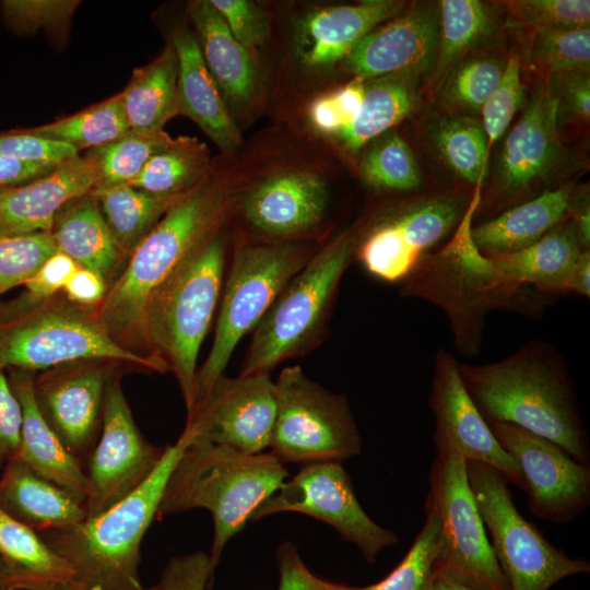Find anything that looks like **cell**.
Segmentation results:
<instances>
[{
    "instance_id": "32",
    "label": "cell",
    "mask_w": 590,
    "mask_h": 590,
    "mask_svg": "<svg viewBox=\"0 0 590 590\" xmlns=\"http://www.w3.org/2000/svg\"><path fill=\"white\" fill-rule=\"evenodd\" d=\"M425 74L401 72L365 81L362 106L353 121L337 137L352 153L390 131L416 106Z\"/></svg>"
},
{
    "instance_id": "60",
    "label": "cell",
    "mask_w": 590,
    "mask_h": 590,
    "mask_svg": "<svg viewBox=\"0 0 590 590\" xmlns=\"http://www.w3.org/2000/svg\"><path fill=\"white\" fill-rule=\"evenodd\" d=\"M0 590H26L23 580L1 558Z\"/></svg>"
},
{
    "instance_id": "63",
    "label": "cell",
    "mask_w": 590,
    "mask_h": 590,
    "mask_svg": "<svg viewBox=\"0 0 590 590\" xmlns=\"http://www.w3.org/2000/svg\"><path fill=\"white\" fill-rule=\"evenodd\" d=\"M119 590H160V589H158L157 585H154V586H151V587H148V588H144L142 585H139V586H133V587L119 589Z\"/></svg>"
},
{
    "instance_id": "42",
    "label": "cell",
    "mask_w": 590,
    "mask_h": 590,
    "mask_svg": "<svg viewBox=\"0 0 590 590\" xmlns=\"http://www.w3.org/2000/svg\"><path fill=\"white\" fill-rule=\"evenodd\" d=\"M425 523L399 566L384 580L355 590H429L440 550V520L426 503Z\"/></svg>"
},
{
    "instance_id": "31",
    "label": "cell",
    "mask_w": 590,
    "mask_h": 590,
    "mask_svg": "<svg viewBox=\"0 0 590 590\" xmlns=\"http://www.w3.org/2000/svg\"><path fill=\"white\" fill-rule=\"evenodd\" d=\"M51 234L58 251L79 267L97 272L107 284L126 258L91 192L68 204L57 215Z\"/></svg>"
},
{
    "instance_id": "48",
    "label": "cell",
    "mask_w": 590,
    "mask_h": 590,
    "mask_svg": "<svg viewBox=\"0 0 590 590\" xmlns=\"http://www.w3.org/2000/svg\"><path fill=\"white\" fill-rule=\"evenodd\" d=\"M80 1L73 0H5L1 10L5 22L21 33L45 28L66 31Z\"/></svg>"
},
{
    "instance_id": "5",
    "label": "cell",
    "mask_w": 590,
    "mask_h": 590,
    "mask_svg": "<svg viewBox=\"0 0 590 590\" xmlns=\"http://www.w3.org/2000/svg\"><path fill=\"white\" fill-rule=\"evenodd\" d=\"M191 440L184 429L169 445L153 473L131 494L104 512L60 530L38 532L87 590L139 586L142 539L158 512L168 477Z\"/></svg>"
},
{
    "instance_id": "6",
    "label": "cell",
    "mask_w": 590,
    "mask_h": 590,
    "mask_svg": "<svg viewBox=\"0 0 590 590\" xmlns=\"http://www.w3.org/2000/svg\"><path fill=\"white\" fill-rule=\"evenodd\" d=\"M104 361L166 371L158 359L117 342L86 308L54 296L43 302L23 297L0 304V367L36 371L60 365Z\"/></svg>"
},
{
    "instance_id": "24",
    "label": "cell",
    "mask_w": 590,
    "mask_h": 590,
    "mask_svg": "<svg viewBox=\"0 0 590 590\" xmlns=\"http://www.w3.org/2000/svg\"><path fill=\"white\" fill-rule=\"evenodd\" d=\"M404 8L403 1L370 0L314 9L296 23V55L307 68L330 67L345 59L370 31Z\"/></svg>"
},
{
    "instance_id": "36",
    "label": "cell",
    "mask_w": 590,
    "mask_h": 590,
    "mask_svg": "<svg viewBox=\"0 0 590 590\" xmlns=\"http://www.w3.org/2000/svg\"><path fill=\"white\" fill-rule=\"evenodd\" d=\"M0 558L23 580L26 590H42L73 580V571L32 528L0 510Z\"/></svg>"
},
{
    "instance_id": "46",
    "label": "cell",
    "mask_w": 590,
    "mask_h": 590,
    "mask_svg": "<svg viewBox=\"0 0 590 590\" xmlns=\"http://www.w3.org/2000/svg\"><path fill=\"white\" fill-rule=\"evenodd\" d=\"M523 84L519 54H510L502 79L483 105L482 126L488 149L504 134L523 103Z\"/></svg>"
},
{
    "instance_id": "38",
    "label": "cell",
    "mask_w": 590,
    "mask_h": 590,
    "mask_svg": "<svg viewBox=\"0 0 590 590\" xmlns=\"http://www.w3.org/2000/svg\"><path fill=\"white\" fill-rule=\"evenodd\" d=\"M25 130L81 151L108 144L127 133L130 127L119 93L72 116Z\"/></svg>"
},
{
    "instance_id": "54",
    "label": "cell",
    "mask_w": 590,
    "mask_h": 590,
    "mask_svg": "<svg viewBox=\"0 0 590 590\" xmlns=\"http://www.w3.org/2000/svg\"><path fill=\"white\" fill-rule=\"evenodd\" d=\"M4 371L0 367V468L17 456L22 427V409Z\"/></svg>"
},
{
    "instance_id": "16",
    "label": "cell",
    "mask_w": 590,
    "mask_h": 590,
    "mask_svg": "<svg viewBox=\"0 0 590 590\" xmlns=\"http://www.w3.org/2000/svg\"><path fill=\"white\" fill-rule=\"evenodd\" d=\"M519 468L529 510L555 524H567L590 505V465L555 442L508 423L488 424Z\"/></svg>"
},
{
    "instance_id": "59",
    "label": "cell",
    "mask_w": 590,
    "mask_h": 590,
    "mask_svg": "<svg viewBox=\"0 0 590 590\" xmlns=\"http://www.w3.org/2000/svg\"><path fill=\"white\" fill-rule=\"evenodd\" d=\"M564 293H576L590 297V251L582 253L570 270L564 286Z\"/></svg>"
},
{
    "instance_id": "61",
    "label": "cell",
    "mask_w": 590,
    "mask_h": 590,
    "mask_svg": "<svg viewBox=\"0 0 590 590\" xmlns=\"http://www.w3.org/2000/svg\"><path fill=\"white\" fill-rule=\"evenodd\" d=\"M42 590H87L76 581L55 582Z\"/></svg>"
},
{
    "instance_id": "3",
    "label": "cell",
    "mask_w": 590,
    "mask_h": 590,
    "mask_svg": "<svg viewBox=\"0 0 590 590\" xmlns=\"http://www.w3.org/2000/svg\"><path fill=\"white\" fill-rule=\"evenodd\" d=\"M231 203L229 187L208 179L173 205L137 246L95 308L98 320L117 342L128 349L144 345V323L153 300L220 233Z\"/></svg>"
},
{
    "instance_id": "34",
    "label": "cell",
    "mask_w": 590,
    "mask_h": 590,
    "mask_svg": "<svg viewBox=\"0 0 590 590\" xmlns=\"http://www.w3.org/2000/svg\"><path fill=\"white\" fill-rule=\"evenodd\" d=\"M91 193L96 197L118 248L129 258L167 211L188 192L158 196L126 184L95 188Z\"/></svg>"
},
{
    "instance_id": "26",
    "label": "cell",
    "mask_w": 590,
    "mask_h": 590,
    "mask_svg": "<svg viewBox=\"0 0 590 590\" xmlns=\"http://www.w3.org/2000/svg\"><path fill=\"white\" fill-rule=\"evenodd\" d=\"M170 44L178 59V115L193 120L223 152H233L241 135L205 66L196 34L177 26Z\"/></svg>"
},
{
    "instance_id": "28",
    "label": "cell",
    "mask_w": 590,
    "mask_h": 590,
    "mask_svg": "<svg viewBox=\"0 0 590 590\" xmlns=\"http://www.w3.org/2000/svg\"><path fill=\"white\" fill-rule=\"evenodd\" d=\"M577 190L565 184L503 211L472 226L471 236L485 256L519 251L538 241L556 225L570 219Z\"/></svg>"
},
{
    "instance_id": "35",
    "label": "cell",
    "mask_w": 590,
    "mask_h": 590,
    "mask_svg": "<svg viewBox=\"0 0 590 590\" xmlns=\"http://www.w3.org/2000/svg\"><path fill=\"white\" fill-rule=\"evenodd\" d=\"M208 146L194 137L180 135L155 153L131 186L158 196L187 193L209 179Z\"/></svg>"
},
{
    "instance_id": "23",
    "label": "cell",
    "mask_w": 590,
    "mask_h": 590,
    "mask_svg": "<svg viewBox=\"0 0 590 590\" xmlns=\"http://www.w3.org/2000/svg\"><path fill=\"white\" fill-rule=\"evenodd\" d=\"M97 181V167L85 154L28 182L0 188V235L51 233L57 215Z\"/></svg>"
},
{
    "instance_id": "8",
    "label": "cell",
    "mask_w": 590,
    "mask_h": 590,
    "mask_svg": "<svg viewBox=\"0 0 590 590\" xmlns=\"http://www.w3.org/2000/svg\"><path fill=\"white\" fill-rule=\"evenodd\" d=\"M355 237L338 235L292 278L252 331L241 375L268 373L321 338L340 280L354 258Z\"/></svg>"
},
{
    "instance_id": "52",
    "label": "cell",
    "mask_w": 590,
    "mask_h": 590,
    "mask_svg": "<svg viewBox=\"0 0 590 590\" xmlns=\"http://www.w3.org/2000/svg\"><path fill=\"white\" fill-rule=\"evenodd\" d=\"M212 578L210 555L198 551L170 558L156 585L160 590H205Z\"/></svg>"
},
{
    "instance_id": "50",
    "label": "cell",
    "mask_w": 590,
    "mask_h": 590,
    "mask_svg": "<svg viewBox=\"0 0 590 590\" xmlns=\"http://www.w3.org/2000/svg\"><path fill=\"white\" fill-rule=\"evenodd\" d=\"M227 25L234 38L244 47L263 45L269 36L270 23L267 13L249 0H209Z\"/></svg>"
},
{
    "instance_id": "19",
    "label": "cell",
    "mask_w": 590,
    "mask_h": 590,
    "mask_svg": "<svg viewBox=\"0 0 590 590\" xmlns=\"http://www.w3.org/2000/svg\"><path fill=\"white\" fill-rule=\"evenodd\" d=\"M459 361L438 349L434 361L428 405L435 421L436 451L453 450L467 461L487 464L523 489L518 465L498 444L470 398L459 371Z\"/></svg>"
},
{
    "instance_id": "45",
    "label": "cell",
    "mask_w": 590,
    "mask_h": 590,
    "mask_svg": "<svg viewBox=\"0 0 590 590\" xmlns=\"http://www.w3.org/2000/svg\"><path fill=\"white\" fill-rule=\"evenodd\" d=\"M56 251L51 233L0 235V295L24 285Z\"/></svg>"
},
{
    "instance_id": "55",
    "label": "cell",
    "mask_w": 590,
    "mask_h": 590,
    "mask_svg": "<svg viewBox=\"0 0 590 590\" xmlns=\"http://www.w3.org/2000/svg\"><path fill=\"white\" fill-rule=\"evenodd\" d=\"M276 562L280 575L278 590H321V579L308 570L291 542L279 546Z\"/></svg>"
},
{
    "instance_id": "57",
    "label": "cell",
    "mask_w": 590,
    "mask_h": 590,
    "mask_svg": "<svg viewBox=\"0 0 590 590\" xmlns=\"http://www.w3.org/2000/svg\"><path fill=\"white\" fill-rule=\"evenodd\" d=\"M56 166L0 155V188L28 182L50 173Z\"/></svg>"
},
{
    "instance_id": "29",
    "label": "cell",
    "mask_w": 590,
    "mask_h": 590,
    "mask_svg": "<svg viewBox=\"0 0 590 590\" xmlns=\"http://www.w3.org/2000/svg\"><path fill=\"white\" fill-rule=\"evenodd\" d=\"M205 66L228 102L241 109L250 104L257 87V68L250 50L238 43L209 0L189 4Z\"/></svg>"
},
{
    "instance_id": "14",
    "label": "cell",
    "mask_w": 590,
    "mask_h": 590,
    "mask_svg": "<svg viewBox=\"0 0 590 590\" xmlns=\"http://www.w3.org/2000/svg\"><path fill=\"white\" fill-rule=\"evenodd\" d=\"M166 448L152 445L141 434L119 377L113 373L105 390L101 433L84 463L86 518L104 512L135 491L160 464Z\"/></svg>"
},
{
    "instance_id": "39",
    "label": "cell",
    "mask_w": 590,
    "mask_h": 590,
    "mask_svg": "<svg viewBox=\"0 0 590 590\" xmlns=\"http://www.w3.org/2000/svg\"><path fill=\"white\" fill-rule=\"evenodd\" d=\"M430 139L447 165L467 182L482 185L487 161V139L483 126L464 116L438 120Z\"/></svg>"
},
{
    "instance_id": "21",
    "label": "cell",
    "mask_w": 590,
    "mask_h": 590,
    "mask_svg": "<svg viewBox=\"0 0 590 590\" xmlns=\"http://www.w3.org/2000/svg\"><path fill=\"white\" fill-rule=\"evenodd\" d=\"M557 101L547 76L532 93L502 151L496 190L509 199L546 177L562 154Z\"/></svg>"
},
{
    "instance_id": "37",
    "label": "cell",
    "mask_w": 590,
    "mask_h": 590,
    "mask_svg": "<svg viewBox=\"0 0 590 590\" xmlns=\"http://www.w3.org/2000/svg\"><path fill=\"white\" fill-rule=\"evenodd\" d=\"M494 21L486 4L479 0H442L439 2V45L433 81L448 74L469 50L493 33Z\"/></svg>"
},
{
    "instance_id": "43",
    "label": "cell",
    "mask_w": 590,
    "mask_h": 590,
    "mask_svg": "<svg viewBox=\"0 0 590 590\" xmlns=\"http://www.w3.org/2000/svg\"><path fill=\"white\" fill-rule=\"evenodd\" d=\"M531 63L547 75L568 71H589V27L573 30H534Z\"/></svg>"
},
{
    "instance_id": "53",
    "label": "cell",
    "mask_w": 590,
    "mask_h": 590,
    "mask_svg": "<svg viewBox=\"0 0 590 590\" xmlns=\"http://www.w3.org/2000/svg\"><path fill=\"white\" fill-rule=\"evenodd\" d=\"M79 266L67 255L56 251L24 284L26 292L21 296L27 302H43L63 290L71 274Z\"/></svg>"
},
{
    "instance_id": "47",
    "label": "cell",
    "mask_w": 590,
    "mask_h": 590,
    "mask_svg": "<svg viewBox=\"0 0 590 590\" xmlns=\"http://www.w3.org/2000/svg\"><path fill=\"white\" fill-rule=\"evenodd\" d=\"M511 16L534 30H573L589 27L588 0L507 1Z\"/></svg>"
},
{
    "instance_id": "10",
    "label": "cell",
    "mask_w": 590,
    "mask_h": 590,
    "mask_svg": "<svg viewBox=\"0 0 590 590\" xmlns=\"http://www.w3.org/2000/svg\"><path fill=\"white\" fill-rule=\"evenodd\" d=\"M467 474L510 590H548L562 579L590 571L587 560L566 555L521 516L499 471L467 461Z\"/></svg>"
},
{
    "instance_id": "17",
    "label": "cell",
    "mask_w": 590,
    "mask_h": 590,
    "mask_svg": "<svg viewBox=\"0 0 590 590\" xmlns=\"http://www.w3.org/2000/svg\"><path fill=\"white\" fill-rule=\"evenodd\" d=\"M275 417V385L268 373L221 376L188 415L191 441L215 444L246 455L270 445Z\"/></svg>"
},
{
    "instance_id": "12",
    "label": "cell",
    "mask_w": 590,
    "mask_h": 590,
    "mask_svg": "<svg viewBox=\"0 0 590 590\" xmlns=\"http://www.w3.org/2000/svg\"><path fill=\"white\" fill-rule=\"evenodd\" d=\"M471 198L437 194L385 213L354 246V257L371 276L401 283L423 257L455 232Z\"/></svg>"
},
{
    "instance_id": "15",
    "label": "cell",
    "mask_w": 590,
    "mask_h": 590,
    "mask_svg": "<svg viewBox=\"0 0 590 590\" xmlns=\"http://www.w3.org/2000/svg\"><path fill=\"white\" fill-rule=\"evenodd\" d=\"M430 504L440 520L437 564L467 573L493 590H510L494 555L467 474V460L439 450L429 473Z\"/></svg>"
},
{
    "instance_id": "51",
    "label": "cell",
    "mask_w": 590,
    "mask_h": 590,
    "mask_svg": "<svg viewBox=\"0 0 590 590\" xmlns=\"http://www.w3.org/2000/svg\"><path fill=\"white\" fill-rule=\"evenodd\" d=\"M557 101L560 120L588 121L590 116L589 71H568L547 75Z\"/></svg>"
},
{
    "instance_id": "33",
    "label": "cell",
    "mask_w": 590,
    "mask_h": 590,
    "mask_svg": "<svg viewBox=\"0 0 590 590\" xmlns=\"http://www.w3.org/2000/svg\"><path fill=\"white\" fill-rule=\"evenodd\" d=\"M178 59L172 44L150 63L133 70L120 93L130 130L163 131L165 123L178 116Z\"/></svg>"
},
{
    "instance_id": "30",
    "label": "cell",
    "mask_w": 590,
    "mask_h": 590,
    "mask_svg": "<svg viewBox=\"0 0 590 590\" xmlns=\"http://www.w3.org/2000/svg\"><path fill=\"white\" fill-rule=\"evenodd\" d=\"M587 251L574 221L568 219L524 249L487 257L509 281L552 298L565 294L570 270Z\"/></svg>"
},
{
    "instance_id": "13",
    "label": "cell",
    "mask_w": 590,
    "mask_h": 590,
    "mask_svg": "<svg viewBox=\"0 0 590 590\" xmlns=\"http://www.w3.org/2000/svg\"><path fill=\"white\" fill-rule=\"evenodd\" d=\"M285 511L304 514L331 526L370 563L384 548L398 543L394 532L380 527L364 511L339 461L304 464L257 508L251 520Z\"/></svg>"
},
{
    "instance_id": "4",
    "label": "cell",
    "mask_w": 590,
    "mask_h": 590,
    "mask_svg": "<svg viewBox=\"0 0 590 590\" xmlns=\"http://www.w3.org/2000/svg\"><path fill=\"white\" fill-rule=\"evenodd\" d=\"M287 476L284 463L271 452L246 455L225 446L190 440L168 477L157 515L194 508L210 511L214 527L210 554L214 575L226 543Z\"/></svg>"
},
{
    "instance_id": "62",
    "label": "cell",
    "mask_w": 590,
    "mask_h": 590,
    "mask_svg": "<svg viewBox=\"0 0 590 590\" xmlns=\"http://www.w3.org/2000/svg\"><path fill=\"white\" fill-rule=\"evenodd\" d=\"M321 590H355L354 587H347L344 585L328 582L321 579Z\"/></svg>"
},
{
    "instance_id": "18",
    "label": "cell",
    "mask_w": 590,
    "mask_h": 590,
    "mask_svg": "<svg viewBox=\"0 0 590 590\" xmlns=\"http://www.w3.org/2000/svg\"><path fill=\"white\" fill-rule=\"evenodd\" d=\"M104 361L60 365L35 376L37 406L67 450L84 463L98 439L107 382L113 375Z\"/></svg>"
},
{
    "instance_id": "20",
    "label": "cell",
    "mask_w": 590,
    "mask_h": 590,
    "mask_svg": "<svg viewBox=\"0 0 590 590\" xmlns=\"http://www.w3.org/2000/svg\"><path fill=\"white\" fill-rule=\"evenodd\" d=\"M439 45V10L416 5L370 31L344 59L364 81L401 72L432 74Z\"/></svg>"
},
{
    "instance_id": "11",
    "label": "cell",
    "mask_w": 590,
    "mask_h": 590,
    "mask_svg": "<svg viewBox=\"0 0 590 590\" xmlns=\"http://www.w3.org/2000/svg\"><path fill=\"white\" fill-rule=\"evenodd\" d=\"M274 385L269 447L279 460L304 465L361 453L362 437L344 396L310 380L299 366L283 368Z\"/></svg>"
},
{
    "instance_id": "58",
    "label": "cell",
    "mask_w": 590,
    "mask_h": 590,
    "mask_svg": "<svg viewBox=\"0 0 590 590\" xmlns=\"http://www.w3.org/2000/svg\"><path fill=\"white\" fill-rule=\"evenodd\" d=\"M429 590H493L475 577L456 568L436 564Z\"/></svg>"
},
{
    "instance_id": "9",
    "label": "cell",
    "mask_w": 590,
    "mask_h": 590,
    "mask_svg": "<svg viewBox=\"0 0 590 590\" xmlns=\"http://www.w3.org/2000/svg\"><path fill=\"white\" fill-rule=\"evenodd\" d=\"M312 253L295 243L240 244L222 290L211 351L197 373L196 405L211 390L239 341L257 327ZM194 405V406H196Z\"/></svg>"
},
{
    "instance_id": "56",
    "label": "cell",
    "mask_w": 590,
    "mask_h": 590,
    "mask_svg": "<svg viewBox=\"0 0 590 590\" xmlns=\"http://www.w3.org/2000/svg\"><path fill=\"white\" fill-rule=\"evenodd\" d=\"M107 290V282L101 274L78 267L62 291L69 302L86 308H96L103 302Z\"/></svg>"
},
{
    "instance_id": "7",
    "label": "cell",
    "mask_w": 590,
    "mask_h": 590,
    "mask_svg": "<svg viewBox=\"0 0 590 590\" xmlns=\"http://www.w3.org/2000/svg\"><path fill=\"white\" fill-rule=\"evenodd\" d=\"M225 248L215 235L153 300L144 323V346L175 375L188 415L196 405L197 359L223 290Z\"/></svg>"
},
{
    "instance_id": "2",
    "label": "cell",
    "mask_w": 590,
    "mask_h": 590,
    "mask_svg": "<svg viewBox=\"0 0 590 590\" xmlns=\"http://www.w3.org/2000/svg\"><path fill=\"white\" fill-rule=\"evenodd\" d=\"M482 199L475 186L470 204L450 239L416 264L400 283V294L426 300L447 317L458 353L475 357L482 350L486 320L497 310L534 317L551 303L532 287L509 281L483 255L471 236Z\"/></svg>"
},
{
    "instance_id": "40",
    "label": "cell",
    "mask_w": 590,
    "mask_h": 590,
    "mask_svg": "<svg viewBox=\"0 0 590 590\" xmlns=\"http://www.w3.org/2000/svg\"><path fill=\"white\" fill-rule=\"evenodd\" d=\"M173 139L164 130L152 133L129 130L110 143L90 150L86 155L95 163L98 173L95 188L130 185L149 160Z\"/></svg>"
},
{
    "instance_id": "49",
    "label": "cell",
    "mask_w": 590,
    "mask_h": 590,
    "mask_svg": "<svg viewBox=\"0 0 590 590\" xmlns=\"http://www.w3.org/2000/svg\"><path fill=\"white\" fill-rule=\"evenodd\" d=\"M365 81L353 78L346 85L316 98L308 110L315 129L328 135H338L357 115L364 98Z\"/></svg>"
},
{
    "instance_id": "27",
    "label": "cell",
    "mask_w": 590,
    "mask_h": 590,
    "mask_svg": "<svg viewBox=\"0 0 590 590\" xmlns=\"http://www.w3.org/2000/svg\"><path fill=\"white\" fill-rule=\"evenodd\" d=\"M0 510L37 532L67 529L86 519L83 503L20 459L4 465Z\"/></svg>"
},
{
    "instance_id": "25",
    "label": "cell",
    "mask_w": 590,
    "mask_h": 590,
    "mask_svg": "<svg viewBox=\"0 0 590 590\" xmlns=\"http://www.w3.org/2000/svg\"><path fill=\"white\" fill-rule=\"evenodd\" d=\"M10 387L22 409L17 456L36 473L69 492L81 503L87 497L84 467L72 456L43 417L34 394L35 371L8 368Z\"/></svg>"
},
{
    "instance_id": "41",
    "label": "cell",
    "mask_w": 590,
    "mask_h": 590,
    "mask_svg": "<svg viewBox=\"0 0 590 590\" xmlns=\"http://www.w3.org/2000/svg\"><path fill=\"white\" fill-rule=\"evenodd\" d=\"M364 154L359 174L374 190L408 192L417 189L422 175L408 143L393 131L371 141Z\"/></svg>"
},
{
    "instance_id": "44",
    "label": "cell",
    "mask_w": 590,
    "mask_h": 590,
    "mask_svg": "<svg viewBox=\"0 0 590 590\" xmlns=\"http://www.w3.org/2000/svg\"><path fill=\"white\" fill-rule=\"evenodd\" d=\"M505 64L491 57H473L451 69L445 84L444 101L464 110H481L498 85Z\"/></svg>"
},
{
    "instance_id": "22",
    "label": "cell",
    "mask_w": 590,
    "mask_h": 590,
    "mask_svg": "<svg viewBox=\"0 0 590 590\" xmlns=\"http://www.w3.org/2000/svg\"><path fill=\"white\" fill-rule=\"evenodd\" d=\"M329 200L326 180L311 172L291 170L267 177L248 190L241 215L258 234L286 239L304 235L322 220Z\"/></svg>"
},
{
    "instance_id": "1",
    "label": "cell",
    "mask_w": 590,
    "mask_h": 590,
    "mask_svg": "<svg viewBox=\"0 0 590 590\" xmlns=\"http://www.w3.org/2000/svg\"><path fill=\"white\" fill-rule=\"evenodd\" d=\"M458 366L470 398L487 424L521 427L590 465V440L574 382L554 346L531 339L497 362H459Z\"/></svg>"
}]
</instances>
